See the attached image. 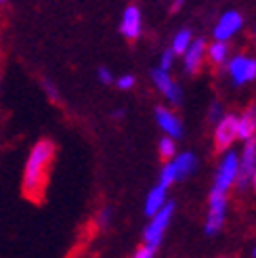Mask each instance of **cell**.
<instances>
[{
  "label": "cell",
  "mask_w": 256,
  "mask_h": 258,
  "mask_svg": "<svg viewBox=\"0 0 256 258\" xmlns=\"http://www.w3.org/2000/svg\"><path fill=\"white\" fill-rule=\"evenodd\" d=\"M57 147L50 139H40L32 145L28 158L23 164V176H21V191L30 202H42L48 187L50 168L55 162Z\"/></svg>",
  "instance_id": "obj_1"
},
{
  "label": "cell",
  "mask_w": 256,
  "mask_h": 258,
  "mask_svg": "<svg viewBox=\"0 0 256 258\" xmlns=\"http://www.w3.org/2000/svg\"><path fill=\"white\" fill-rule=\"evenodd\" d=\"M227 206H229V198L225 191L212 189L208 196V212H206V225H204V231H206L208 237H214L221 233V229L225 225L227 218Z\"/></svg>",
  "instance_id": "obj_2"
},
{
  "label": "cell",
  "mask_w": 256,
  "mask_h": 258,
  "mask_svg": "<svg viewBox=\"0 0 256 258\" xmlns=\"http://www.w3.org/2000/svg\"><path fill=\"white\" fill-rule=\"evenodd\" d=\"M172 214H174V204L172 202H166L156 214H151L149 216L151 221L143 229V241L149 243V246H153V248H160L166 229H168V225L172 221Z\"/></svg>",
  "instance_id": "obj_3"
},
{
  "label": "cell",
  "mask_w": 256,
  "mask_h": 258,
  "mask_svg": "<svg viewBox=\"0 0 256 258\" xmlns=\"http://www.w3.org/2000/svg\"><path fill=\"white\" fill-rule=\"evenodd\" d=\"M227 76L235 86H246L256 80V57L250 55H233L223 66Z\"/></svg>",
  "instance_id": "obj_4"
},
{
  "label": "cell",
  "mask_w": 256,
  "mask_h": 258,
  "mask_svg": "<svg viewBox=\"0 0 256 258\" xmlns=\"http://www.w3.org/2000/svg\"><path fill=\"white\" fill-rule=\"evenodd\" d=\"M237 168H239V156H237V151H233V149L223 151L221 162H219V166H216L214 187L212 189H219V191L229 193V189L235 187Z\"/></svg>",
  "instance_id": "obj_5"
},
{
  "label": "cell",
  "mask_w": 256,
  "mask_h": 258,
  "mask_svg": "<svg viewBox=\"0 0 256 258\" xmlns=\"http://www.w3.org/2000/svg\"><path fill=\"white\" fill-rule=\"evenodd\" d=\"M212 141L216 151H227L237 143V113H223L219 120L214 122Z\"/></svg>",
  "instance_id": "obj_6"
},
{
  "label": "cell",
  "mask_w": 256,
  "mask_h": 258,
  "mask_svg": "<svg viewBox=\"0 0 256 258\" xmlns=\"http://www.w3.org/2000/svg\"><path fill=\"white\" fill-rule=\"evenodd\" d=\"M237 156H239V168H237L235 187L239 191H244L250 187V178H252V172L256 168V139L244 141L241 151H237Z\"/></svg>",
  "instance_id": "obj_7"
},
{
  "label": "cell",
  "mask_w": 256,
  "mask_h": 258,
  "mask_svg": "<svg viewBox=\"0 0 256 258\" xmlns=\"http://www.w3.org/2000/svg\"><path fill=\"white\" fill-rule=\"evenodd\" d=\"M151 82L153 86H156L158 93L168 101V103H174V105H181V101H183V90L181 86H178L174 82V78L170 76V72H166V70H151Z\"/></svg>",
  "instance_id": "obj_8"
},
{
  "label": "cell",
  "mask_w": 256,
  "mask_h": 258,
  "mask_svg": "<svg viewBox=\"0 0 256 258\" xmlns=\"http://www.w3.org/2000/svg\"><path fill=\"white\" fill-rule=\"evenodd\" d=\"M241 28H244V17H241V13L239 11H225L214 25L212 36H214V40L229 42Z\"/></svg>",
  "instance_id": "obj_9"
},
{
  "label": "cell",
  "mask_w": 256,
  "mask_h": 258,
  "mask_svg": "<svg viewBox=\"0 0 256 258\" xmlns=\"http://www.w3.org/2000/svg\"><path fill=\"white\" fill-rule=\"evenodd\" d=\"M120 34L126 40H137L143 34V13L139 7L128 5L120 17Z\"/></svg>",
  "instance_id": "obj_10"
},
{
  "label": "cell",
  "mask_w": 256,
  "mask_h": 258,
  "mask_svg": "<svg viewBox=\"0 0 256 258\" xmlns=\"http://www.w3.org/2000/svg\"><path fill=\"white\" fill-rule=\"evenodd\" d=\"M181 57H183V70L187 74H198L200 68H202V63L206 61V40H202V38H194Z\"/></svg>",
  "instance_id": "obj_11"
},
{
  "label": "cell",
  "mask_w": 256,
  "mask_h": 258,
  "mask_svg": "<svg viewBox=\"0 0 256 258\" xmlns=\"http://www.w3.org/2000/svg\"><path fill=\"white\" fill-rule=\"evenodd\" d=\"M156 122L160 126V131L166 137L172 139H181L183 137V122L181 118L168 107H156Z\"/></svg>",
  "instance_id": "obj_12"
},
{
  "label": "cell",
  "mask_w": 256,
  "mask_h": 258,
  "mask_svg": "<svg viewBox=\"0 0 256 258\" xmlns=\"http://www.w3.org/2000/svg\"><path fill=\"white\" fill-rule=\"evenodd\" d=\"M248 139H256V105L237 113V141L244 143Z\"/></svg>",
  "instance_id": "obj_13"
},
{
  "label": "cell",
  "mask_w": 256,
  "mask_h": 258,
  "mask_svg": "<svg viewBox=\"0 0 256 258\" xmlns=\"http://www.w3.org/2000/svg\"><path fill=\"white\" fill-rule=\"evenodd\" d=\"M170 164L174 168L176 180H183L198 170V158H196V153H191V151H183V153L176 151L174 158L170 160Z\"/></svg>",
  "instance_id": "obj_14"
},
{
  "label": "cell",
  "mask_w": 256,
  "mask_h": 258,
  "mask_svg": "<svg viewBox=\"0 0 256 258\" xmlns=\"http://www.w3.org/2000/svg\"><path fill=\"white\" fill-rule=\"evenodd\" d=\"M229 57H231V48H229V42L214 40L212 44H206V59L212 63L214 68H223Z\"/></svg>",
  "instance_id": "obj_15"
},
{
  "label": "cell",
  "mask_w": 256,
  "mask_h": 258,
  "mask_svg": "<svg viewBox=\"0 0 256 258\" xmlns=\"http://www.w3.org/2000/svg\"><path fill=\"white\" fill-rule=\"evenodd\" d=\"M168 202V187H164V185H156L149 193H147V198H145V214L151 216V214H156L162 206Z\"/></svg>",
  "instance_id": "obj_16"
},
{
  "label": "cell",
  "mask_w": 256,
  "mask_h": 258,
  "mask_svg": "<svg viewBox=\"0 0 256 258\" xmlns=\"http://www.w3.org/2000/svg\"><path fill=\"white\" fill-rule=\"evenodd\" d=\"M191 40H194V34H191V30H178V32L172 36V44H170L172 53H174L176 57H181L185 50H187V46L191 44Z\"/></svg>",
  "instance_id": "obj_17"
},
{
  "label": "cell",
  "mask_w": 256,
  "mask_h": 258,
  "mask_svg": "<svg viewBox=\"0 0 256 258\" xmlns=\"http://www.w3.org/2000/svg\"><path fill=\"white\" fill-rule=\"evenodd\" d=\"M158 153L162 156V160H172L174 153H176V139L172 137H162L160 143H158Z\"/></svg>",
  "instance_id": "obj_18"
},
{
  "label": "cell",
  "mask_w": 256,
  "mask_h": 258,
  "mask_svg": "<svg viewBox=\"0 0 256 258\" xmlns=\"http://www.w3.org/2000/svg\"><path fill=\"white\" fill-rule=\"evenodd\" d=\"M158 183L164 185V187H172L176 183V174H174V168H172V164L170 160H166L164 166H162V170H160V178H158Z\"/></svg>",
  "instance_id": "obj_19"
},
{
  "label": "cell",
  "mask_w": 256,
  "mask_h": 258,
  "mask_svg": "<svg viewBox=\"0 0 256 258\" xmlns=\"http://www.w3.org/2000/svg\"><path fill=\"white\" fill-rule=\"evenodd\" d=\"M113 84H116L120 90H133L137 80H135L133 74H122V76H118V78H113Z\"/></svg>",
  "instance_id": "obj_20"
},
{
  "label": "cell",
  "mask_w": 256,
  "mask_h": 258,
  "mask_svg": "<svg viewBox=\"0 0 256 258\" xmlns=\"http://www.w3.org/2000/svg\"><path fill=\"white\" fill-rule=\"evenodd\" d=\"M111 216H113V210L111 208H101L99 212H97V216H95V223H97V227L99 229H105V227H109V223H111Z\"/></svg>",
  "instance_id": "obj_21"
},
{
  "label": "cell",
  "mask_w": 256,
  "mask_h": 258,
  "mask_svg": "<svg viewBox=\"0 0 256 258\" xmlns=\"http://www.w3.org/2000/svg\"><path fill=\"white\" fill-rule=\"evenodd\" d=\"M174 59H176V55L172 53V48H166L164 53H162V57H160L158 68H160V70H166V72H170L172 66H174Z\"/></svg>",
  "instance_id": "obj_22"
},
{
  "label": "cell",
  "mask_w": 256,
  "mask_h": 258,
  "mask_svg": "<svg viewBox=\"0 0 256 258\" xmlns=\"http://www.w3.org/2000/svg\"><path fill=\"white\" fill-rule=\"evenodd\" d=\"M156 252H158V248H153V246H149V243L143 241V246H139L133 256L135 258H153V256H156Z\"/></svg>",
  "instance_id": "obj_23"
},
{
  "label": "cell",
  "mask_w": 256,
  "mask_h": 258,
  "mask_svg": "<svg viewBox=\"0 0 256 258\" xmlns=\"http://www.w3.org/2000/svg\"><path fill=\"white\" fill-rule=\"evenodd\" d=\"M42 90L46 93V97L53 101V103H57L59 101V90H57V86L50 82V80H42Z\"/></svg>",
  "instance_id": "obj_24"
},
{
  "label": "cell",
  "mask_w": 256,
  "mask_h": 258,
  "mask_svg": "<svg viewBox=\"0 0 256 258\" xmlns=\"http://www.w3.org/2000/svg\"><path fill=\"white\" fill-rule=\"evenodd\" d=\"M97 78H99L101 84H105V86L113 84V74H111L107 68H99V70H97Z\"/></svg>",
  "instance_id": "obj_25"
},
{
  "label": "cell",
  "mask_w": 256,
  "mask_h": 258,
  "mask_svg": "<svg viewBox=\"0 0 256 258\" xmlns=\"http://www.w3.org/2000/svg\"><path fill=\"white\" fill-rule=\"evenodd\" d=\"M225 111H223V107H221V103H212V105H210V109H208V122H216V120H219L221 118V115H223Z\"/></svg>",
  "instance_id": "obj_26"
},
{
  "label": "cell",
  "mask_w": 256,
  "mask_h": 258,
  "mask_svg": "<svg viewBox=\"0 0 256 258\" xmlns=\"http://www.w3.org/2000/svg\"><path fill=\"white\" fill-rule=\"evenodd\" d=\"M183 3H185V0H172V7H170V11H172V13H176V11H181Z\"/></svg>",
  "instance_id": "obj_27"
},
{
  "label": "cell",
  "mask_w": 256,
  "mask_h": 258,
  "mask_svg": "<svg viewBox=\"0 0 256 258\" xmlns=\"http://www.w3.org/2000/svg\"><path fill=\"white\" fill-rule=\"evenodd\" d=\"M124 113H126L124 109H116V111H111V118L113 120H120V118H124Z\"/></svg>",
  "instance_id": "obj_28"
},
{
  "label": "cell",
  "mask_w": 256,
  "mask_h": 258,
  "mask_svg": "<svg viewBox=\"0 0 256 258\" xmlns=\"http://www.w3.org/2000/svg\"><path fill=\"white\" fill-rule=\"evenodd\" d=\"M250 187L256 191V168H254V172H252V178H250Z\"/></svg>",
  "instance_id": "obj_29"
},
{
  "label": "cell",
  "mask_w": 256,
  "mask_h": 258,
  "mask_svg": "<svg viewBox=\"0 0 256 258\" xmlns=\"http://www.w3.org/2000/svg\"><path fill=\"white\" fill-rule=\"evenodd\" d=\"M252 256H254V258H256V246H254V250H252Z\"/></svg>",
  "instance_id": "obj_30"
},
{
  "label": "cell",
  "mask_w": 256,
  "mask_h": 258,
  "mask_svg": "<svg viewBox=\"0 0 256 258\" xmlns=\"http://www.w3.org/2000/svg\"><path fill=\"white\" fill-rule=\"evenodd\" d=\"M3 5H7V0H0V7H3Z\"/></svg>",
  "instance_id": "obj_31"
},
{
  "label": "cell",
  "mask_w": 256,
  "mask_h": 258,
  "mask_svg": "<svg viewBox=\"0 0 256 258\" xmlns=\"http://www.w3.org/2000/svg\"><path fill=\"white\" fill-rule=\"evenodd\" d=\"M254 40H256V25H254Z\"/></svg>",
  "instance_id": "obj_32"
}]
</instances>
